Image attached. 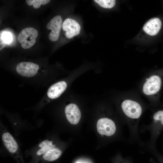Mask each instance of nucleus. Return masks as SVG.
<instances>
[{
	"label": "nucleus",
	"instance_id": "nucleus-7",
	"mask_svg": "<svg viewBox=\"0 0 163 163\" xmlns=\"http://www.w3.org/2000/svg\"><path fill=\"white\" fill-rule=\"evenodd\" d=\"M62 18L60 15H57L52 18L46 26L47 28L51 30L48 37L49 40L52 41L57 40L62 26Z\"/></svg>",
	"mask_w": 163,
	"mask_h": 163
},
{
	"label": "nucleus",
	"instance_id": "nucleus-16",
	"mask_svg": "<svg viewBox=\"0 0 163 163\" xmlns=\"http://www.w3.org/2000/svg\"><path fill=\"white\" fill-rule=\"evenodd\" d=\"M153 119L155 121H160L163 125V110H160L156 112L153 116Z\"/></svg>",
	"mask_w": 163,
	"mask_h": 163
},
{
	"label": "nucleus",
	"instance_id": "nucleus-1",
	"mask_svg": "<svg viewBox=\"0 0 163 163\" xmlns=\"http://www.w3.org/2000/svg\"><path fill=\"white\" fill-rule=\"evenodd\" d=\"M0 129L2 140L5 147L18 163H24L21 149L14 137L2 123Z\"/></svg>",
	"mask_w": 163,
	"mask_h": 163
},
{
	"label": "nucleus",
	"instance_id": "nucleus-10",
	"mask_svg": "<svg viewBox=\"0 0 163 163\" xmlns=\"http://www.w3.org/2000/svg\"><path fill=\"white\" fill-rule=\"evenodd\" d=\"M161 22L160 19L155 18L149 20L144 25L143 30L148 34L155 36L157 34L160 30Z\"/></svg>",
	"mask_w": 163,
	"mask_h": 163
},
{
	"label": "nucleus",
	"instance_id": "nucleus-13",
	"mask_svg": "<svg viewBox=\"0 0 163 163\" xmlns=\"http://www.w3.org/2000/svg\"><path fill=\"white\" fill-rule=\"evenodd\" d=\"M94 1L101 7L107 8H113L116 3V1L114 0H94Z\"/></svg>",
	"mask_w": 163,
	"mask_h": 163
},
{
	"label": "nucleus",
	"instance_id": "nucleus-9",
	"mask_svg": "<svg viewBox=\"0 0 163 163\" xmlns=\"http://www.w3.org/2000/svg\"><path fill=\"white\" fill-rule=\"evenodd\" d=\"M65 112L68 121L73 125L79 122L81 117V113L78 107L74 104H70L65 107Z\"/></svg>",
	"mask_w": 163,
	"mask_h": 163
},
{
	"label": "nucleus",
	"instance_id": "nucleus-6",
	"mask_svg": "<svg viewBox=\"0 0 163 163\" xmlns=\"http://www.w3.org/2000/svg\"><path fill=\"white\" fill-rule=\"evenodd\" d=\"M39 69L38 65L30 62H21L18 63L16 67L17 73L27 77L34 76L37 73Z\"/></svg>",
	"mask_w": 163,
	"mask_h": 163
},
{
	"label": "nucleus",
	"instance_id": "nucleus-18",
	"mask_svg": "<svg viewBox=\"0 0 163 163\" xmlns=\"http://www.w3.org/2000/svg\"><path fill=\"white\" fill-rule=\"evenodd\" d=\"M76 163H82L80 162H77Z\"/></svg>",
	"mask_w": 163,
	"mask_h": 163
},
{
	"label": "nucleus",
	"instance_id": "nucleus-11",
	"mask_svg": "<svg viewBox=\"0 0 163 163\" xmlns=\"http://www.w3.org/2000/svg\"><path fill=\"white\" fill-rule=\"evenodd\" d=\"M67 85L64 81L58 82L52 85L49 88L47 94L51 99H55L59 97L66 90Z\"/></svg>",
	"mask_w": 163,
	"mask_h": 163
},
{
	"label": "nucleus",
	"instance_id": "nucleus-12",
	"mask_svg": "<svg viewBox=\"0 0 163 163\" xmlns=\"http://www.w3.org/2000/svg\"><path fill=\"white\" fill-rule=\"evenodd\" d=\"M62 151L59 148L56 147L52 149L44 159L45 162L54 161L58 159L61 155Z\"/></svg>",
	"mask_w": 163,
	"mask_h": 163
},
{
	"label": "nucleus",
	"instance_id": "nucleus-14",
	"mask_svg": "<svg viewBox=\"0 0 163 163\" xmlns=\"http://www.w3.org/2000/svg\"><path fill=\"white\" fill-rule=\"evenodd\" d=\"M27 3L29 5H33L35 8H38L41 4L45 5L48 3L50 0H26Z\"/></svg>",
	"mask_w": 163,
	"mask_h": 163
},
{
	"label": "nucleus",
	"instance_id": "nucleus-8",
	"mask_svg": "<svg viewBox=\"0 0 163 163\" xmlns=\"http://www.w3.org/2000/svg\"><path fill=\"white\" fill-rule=\"evenodd\" d=\"M62 28L66 31V36L69 39L78 35L81 30L79 24L75 20L70 18H67L64 21Z\"/></svg>",
	"mask_w": 163,
	"mask_h": 163
},
{
	"label": "nucleus",
	"instance_id": "nucleus-2",
	"mask_svg": "<svg viewBox=\"0 0 163 163\" xmlns=\"http://www.w3.org/2000/svg\"><path fill=\"white\" fill-rule=\"evenodd\" d=\"M121 107L126 116L133 121L137 120L142 113V108L140 104L131 99L124 100L121 103Z\"/></svg>",
	"mask_w": 163,
	"mask_h": 163
},
{
	"label": "nucleus",
	"instance_id": "nucleus-4",
	"mask_svg": "<svg viewBox=\"0 0 163 163\" xmlns=\"http://www.w3.org/2000/svg\"><path fill=\"white\" fill-rule=\"evenodd\" d=\"M38 35V32L36 29L31 27H27L19 33L18 40L23 48L28 49L35 44Z\"/></svg>",
	"mask_w": 163,
	"mask_h": 163
},
{
	"label": "nucleus",
	"instance_id": "nucleus-3",
	"mask_svg": "<svg viewBox=\"0 0 163 163\" xmlns=\"http://www.w3.org/2000/svg\"><path fill=\"white\" fill-rule=\"evenodd\" d=\"M162 79L157 74L152 75L147 78L142 87L143 93L146 95L153 96L159 92L162 85Z\"/></svg>",
	"mask_w": 163,
	"mask_h": 163
},
{
	"label": "nucleus",
	"instance_id": "nucleus-17",
	"mask_svg": "<svg viewBox=\"0 0 163 163\" xmlns=\"http://www.w3.org/2000/svg\"><path fill=\"white\" fill-rule=\"evenodd\" d=\"M6 45V43L3 40L0 38V50H1L3 49Z\"/></svg>",
	"mask_w": 163,
	"mask_h": 163
},
{
	"label": "nucleus",
	"instance_id": "nucleus-15",
	"mask_svg": "<svg viewBox=\"0 0 163 163\" xmlns=\"http://www.w3.org/2000/svg\"><path fill=\"white\" fill-rule=\"evenodd\" d=\"M0 37L3 40L5 43H10L12 40V36L9 32H5L2 34H0Z\"/></svg>",
	"mask_w": 163,
	"mask_h": 163
},
{
	"label": "nucleus",
	"instance_id": "nucleus-5",
	"mask_svg": "<svg viewBox=\"0 0 163 163\" xmlns=\"http://www.w3.org/2000/svg\"><path fill=\"white\" fill-rule=\"evenodd\" d=\"M98 132L101 135L111 136L115 133L116 128L114 122L111 119L103 118L99 119L97 124Z\"/></svg>",
	"mask_w": 163,
	"mask_h": 163
}]
</instances>
